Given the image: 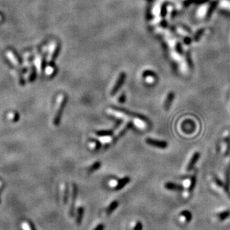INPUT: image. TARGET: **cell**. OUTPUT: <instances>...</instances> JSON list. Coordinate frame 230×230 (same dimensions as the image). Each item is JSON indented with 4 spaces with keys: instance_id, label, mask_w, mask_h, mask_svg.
Segmentation results:
<instances>
[{
    "instance_id": "6da1fadb",
    "label": "cell",
    "mask_w": 230,
    "mask_h": 230,
    "mask_svg": "<svg viewBox=\"0 0 230 230\" xmlns=\"http://www.w3.org/2000/svg\"><path fill=\"white\" fill-rule=\"evenodd\" d=\"M66 102V97L64 95H60L59 97V103H58V108L55 112V117L53 119V124L55 126L59 124L60 122V119L61 117V114H62L63 109H64V105Z\"/></svg>"
},
{
    "instance_id": "7a4b0ae2",
    "label": "cell",
    "mask_w": 230,
    "mask_h": 230,
    "mask_svg": "<svg viewBox=\"0 0 230 230\" xmlns=\"http://www.w3.org/2000/svg\"><path fill=\"white\" fill-rule=\"evenodd\" d=\"M77 194H78V188H77L76 184H73V191H72V201H71V206L69 208V215L73 217L74 215V211H75V205L76 200Z\"/></svg>"
},
{
    "instance_id": "3957f363",
    "label": "cell",
    "mask_w": 230,
    "mask_h": 230,
    "mask_svg": "<svg viewBox=\"0 0 230 230\" xmlns=\"http://www.w3.org/2000/svg\"><path fill=\"white\" fill-rule=\"evenodd\" d=\"M125 79H126V73H121L120 74V76H119L118 78H117V82H115L113 88H112V92H111V94H112V95H114L115 93H117V91L120 89V88L121 86H122V84H123Z\"/></svg>"
},
{
    "instance_id": "277c9868",
    "label": "cell",
    "mask_w": 230,
    "mask_h": 230,
    "mask_svg": "<svg viewBox=\"0 0 230 230\" xmlns=\"http://www.w3.org/2000/svg\"><path fill=\"white\" fill-rule=\"evenodd\" d=\"M146 143L148 144L151 145V146H156V147L161 148V149H164L167 146V144L165 141H156V140H153V139L148 138L146 139Z\"/></svg>"
},
{
    "instance_id": "5b68a950",
    "label": "cell",
    "mask_w": 230,
    "mask_h": 230,
    "mask_svg": "<svg viewBox=\"0 0 230 230\" xmlns=\"http://www.w3.org/2000/svg\"><path fill=\"white\" fill-rule=\"evenodd\" d=\"M6 55H7V57L8 58V59L11 61V62L16 67H19V66H20V61L18 60L17 57H16V55H15V53L13 51L8 50V51L6 52Z\"/></svg>"
},
{
    "instance_id": "8992f818",
    "label": "cell",
    "mask_w": 230,
    "mask_h": 230,
    "mask_svg": "<svg viewBox=\"0 0 230 230\" xmlns=\"http://www.w3.org/2000/svg\"><path fill=\"white\" fill-rule=\"evenodd\" d=\"M223 189L227 194L230 193V164L227 167V171H226V181H225Z\"/></svg>"
},
{
    "instance_id": "52a82bcc",
    "label": "cell",
    "mask_w": 230,
    "mask_h": 230,
    "mask_svg": "<svg viewBox=\"0 0 230 230\" xmlns=\"http://www.w3.org/2000/svg\"><path fill=\"white\" fill-rule=\"evenodd\" d=\"M165 188L167 189V190H170V191H182L184 190V188H183L182 185L181 184H178L174 182H167L164 185Z\"/></svg>"
},
{
    "instance_id": "ba28073f",
    "label": "cell",
    "mask_w": 230,
    "mask_h": 230,
    "mask_svg": "<svg viewBox=\"0 0 230 230\" xmlns=\"http://www.w3.org/2000/svg\"><path fill=\"white\" fill-rule=\"evenodd\" d=\"M199 157H200V154H199V152H197L192 155L191 159L190 160V162H189L188 167H187V170L188 171H190V170H191L194 168V167L195 166L196 163L198 161V159H199Z\"/></svg>"
},
{
    "instance_id": "9c48e42d",
    "label": "cell",
    "mask_w": 230,
    "mask_h": 230,
    "mask_svg": "<svg viewBox=\"0 0 230 230\" xmlns=\"http://www.w3.org/2000/svg\"><path fill=\"white\" fill-rule=\"evenodd\" d=\"M130 180H131V179H130V178L128 177V176H126V177H124L122 178V179H120V180H118V182H117V185L115 186L114 189L116 191L121 190V189H122V188L126 186V184L129 183Z\"/></svg>"
},
{
    "instance_id": "30bf717a",
    "label": "cell",
    "mask_w": 230,
    "mask_h": 230,
    "mask_svg": "<svg viewBox=\"0 0 230 230\" xmlns=\"http://www.w3.org/2000/svg\"><path fill=\"white\" fill-rule=\"evenodd\" d=\"M56 50H57V45L56 44L53 43L50 46V49H49V55H48L47 58V61L48 63L52 62L54 59L55 56V54H56Z\"/></svg>"
},
{
    "instance_id": "8fae6325",
    "label": "cell",
    "mask_w": 230,
    "mask_h": 230,
    "mask_svg": "<svg viewBox=\"0 0 230 230\" xmlns=\"http://www.w3.org/2000/svg\"><path fill=\"white\" fill-rule=\"evenodd\" d=\"M84 208L82 206L79 207L77 210V216H76V223L77 225H80L82 223V219H83V215H84Z\"/></svg>"
},
{
    "instance_id": "7c38bea8",
    "label": "cell",
    "mask_w": 230,
    "mask_h": 230,
    "mask_svg": "<svg viewBox=\"0 0 230 230\" xmlns=\"http://www.w3.org/2000/svg\"><path fill=\"white\" fill-rule=\"evenodd\" d=\"M174 98V94L173 93H170L167 94V97L166 99H165V102H164V108L165 109L167 110L168 108H170V105H171V102L173 101Z\"/></svg>"
},
{
    "instance_id": "4fadbf2b",
    "label": "cell",
    "mask_w": 230,
    "mask_h": 230,
    "mask_svg": "<svg viewBox=\"0 0 230 230\" xmlns=\"http://www.w3.org/2000/svg\"><path fill=\"white\" fill-rule=\"evenodd\" d=\"M118 202L117 201H113L111 204H110L109 206L108 207V208H107V211H106V212H107V214H112V212H114V211L116 209V208L118 207Z\"/></svg>"
},
{
    "instance_id": "5bb4252c",
    "label": "cell",
    "mask_w": 230,
    "mask_h": 230,
    "mask_svg": "<svg viewBox=\"0 0 230 230\" xmlns=\"http://www.w3.org/2000/svg\"><path fill=\"white\" fill-rule=\"evenodd\" d=\"M229 216H230V210L224 211V212H220V213H219L217 214V217H218L220 220L221 221L225 220L227 219L228 217H229Z\"/></svg>"
},
{
    "instance_id": "9a60e30c",
    "label": "cell",
    "mask_w": 230,
    "mask_h": 230,
    "mask_svg": "<svg viewBox=\"0 0 230 230\" xmlns=\"http://www.w3.org/2000/svg\"><path fill=\"white\" fill-rule=\"evenodd\" d=\"M180 214L182 216V217H184V218H185L186 221H187V222H188V223L191 221L192 217H192L191 212H189V211H188V210L182 211V212L180 213Z\"/></svg>"
},
{
    "instance_id": "2e32d148",
    "label": "cell",
    "mask_w": 230,
    "mask_h": 230,
    "mask_svg": "<svg viewBox=\"0 0 230 230\" xmlns=\"http://www.w3.org/2000/svg\"><path fill=\"white\" fill-rule=\"evenodd\" d=\"M196 182H197V178H196V175L194 174L191 177V180L190 186H189V189H188L189 190V193H192V191H194L196 185Z\"/></svg>"
},
{
    "instance_id": "e0dca14e",
    "label": "cell",
    "mask_w": 230,
    "mask_h": 230,
    "mask_svg": "<svg viewBox=\"0 0 230 230\" xmlns=\"http://www.w3.org/2000/svg\"><path fill=\"white\" fill-rule=\"evenodd\" d=\"M69 185H68V184H67V183H66L65 190H64V203H67L68 202V199H69Z\"/></svg>"
},
{
    "instance_id": "ac0fdd59",
    "label": "cell",
    "mask_w": 230,
    "mask_h": 230,
    "mask_svg": "<svg viewBox=\"0 0 230 230\" xmlns=\"http://www.w3.org/2000/svg\"><path fill=\"white\" fill-rule=\"evenodd\" d=\"M100 166H101V163L99 162V161H97V162L94 163V164L90 167V172H93L95 171V170H97L100 167Z\"/></svg>"
},
{
    "instance_id": "d6986e66",
    "label": "cell",
    "mask_w": 230,
    "mask_h": 230,
    "mask_svg": "<svg viewBox=\"0 0 230 230\" xmlns=\"http://www.w3.org/2000/svg\"><path fill=\"white\" fill-rule=\"evenodd\" d=\"M35 64L37 66V69L39 72H41V57L37 56L35 60Z\"/></svg>"
},
{
    "instance_id": "ffe728a7",
    "label": "cell",
    "mask_w": 230,
    "mask_h": 230,
    "mask_svg": "<svg viewBox=\"0 0 230 230\" xmlns=\"http://www.w3.org/2000/svg\"><path fill=\"white\" fill-rule=\"evenodd\" d=\"M15 117H19L18 115L15 113H13V112H12V113L8 114V118H9L10 120H11L12 121H16V120H17V118H15Z\"/></svg>"
},
{
    "instance_id": "44dd1931",
    "label": "cell",
    "mask_w": 230,
    "mask_h": 230,
    "mask_svg": "<svg viewBox=\"0 0 230 230\" xmlns=\"http://www.w3.org/2000/svg\"><path fill=\"white\" fill-rule=\"evenodd\" d=\"M143 229V225L140 221H137V223L135 224L134 227V230H142Z\"/></svg>"
},
{
    "instance_id": "7402d4cb",
    "label": "cell",
    "mask_w": 230,
    "mask_h": 230,
    "mask_svg": "<svg viewBox=\"0 0 230 230\" xmlns=\"http://www.w3.org/2000/svg\"><path fill=\"white\" fill-rule=\"evenodd\" d=\"M214 181H215V182L217 183V185H219L220 187H222V188H223V187H224V184H223V183L222 182H221L219 179H217V178H214Z\"/></svg>"
},
{
    "instance_id": "603a6c76",
    "label": "cell",
    "mask_w": 230,
    "mask_h": 230,
    "mask_svg": "<svg viewBox=\"0 0 230 230\" xmlns=\"http://www.w3.org/2000/svg\"><path fill=\"white\" fill-rule=\"evenodd\" d=\"M26 224H27V226H28V227H29V230H36V229H35L34 224H33L32 223H31V222H27V223H26Z\"/></svg>"
},
{
    "instance_id": "cb8c5ba5",
    "label": "cell",
    "mask_w": 230,
    "mask_h": 230,
    "mask_svg": "<svg viewBox=\"0 0 230 230\" xmlns=\"http://www.w3.org/2000/svg\"><path fill=\"white\" fill-rule=\"evenodd\" d=\"M104 229H105V225L101 223V224H99L98 226H97L96 228L93 230H104Z\"/></svg>"
},
{
    "instance_id": "d4e9b609",
    "label": "cell",
    "mask_w": 230,
    "mask_h": 230,
    "mask_svg": "<svg viewBox=\"0 0 230 230\" xmlns=\"http://www.w3.org/2000/svg\"><path fill=\"white\" fill-rule=\"evenodd\" d=\"M4 188V182H2L1 179H0V195H1V194H2V189H3Z\"/></svg>"
},
{
    "instance_id": "484cf974",
    "label": "cell",
    "mask_w": 230,
    "mask_h": 230,
    "mask_svg": "<svg viewBox=\"0 0 230 230\" xmlns=\"http://www.w3.org/2000/svg\"><path fill=\"white\" fill-rule=\"evenodd\" d=\"M228 195H229V198H230V193H229V194H228Z\"/></svg>"
},
{
    "instance_id": "4316f807",
    "label": "cell",
    "mask_w": 230,
    "mask_h": 230,
    "mask_svg": "<svg viewBox=\"0 0 230 230\" xmlns=\"http://www.w3.org/2000/svg\"><path fill=\"white\" fill-rule=\"evenodd\" d=\"M0 20H1V16H0Z\"/></svg>"
}]
</instances>
